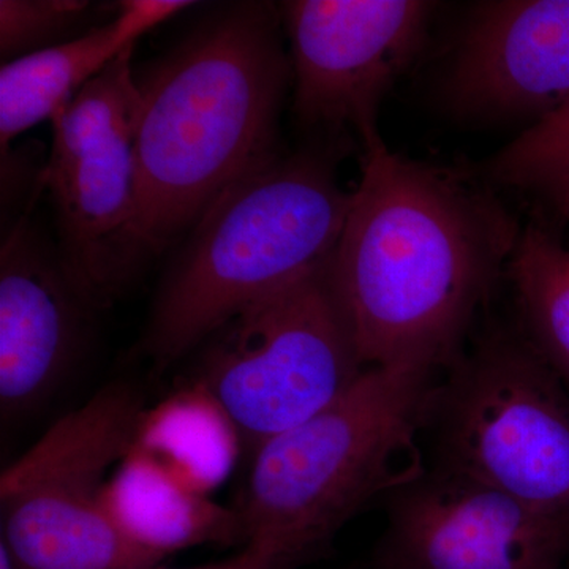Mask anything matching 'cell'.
<instances>
[{
  "mask_svg": "<svg viewBox=\"0 0 569 569\" xmlns=\"http://www.w3.org/2000/svg\"><path fill=\"white\" fill-rule=\"evenodd\" d=\"M561 569H569V559H568L567 563H565V567Z\"/></svg>",
  "mask_w": 569,
  "mask_h": 569,
  "instance_id": "ffe728a7",
  "label": "cell"
},
{
  "mask_svg": "<svg viewBox=\"0 0 569 569\" xmlns=\"http://www.w3.org/2000/svg\"><path fill=\"white\" fill-rule=\"evenodd\" d=\"M140 392L100 389L0 478L2 542L13 569H144L159 559L129 541L104 508L112 471L144 417Z\"/></svg>",
  "mask_w": 569,
  "mask_h": 569,
  "instance_id": "8992f818",
  "label": "cell"
},
{
  "mask_svg": "<svg viewBox=\"0 0 569 569\" xmlns=\"http://www.w3.org/2000/svg\"><path fill=\"white\" fill-rule=\"evenodd\" d=\"M377 569H561L569 522L462 471L430 466L387 497Z\"/></svg>",
  "mask_w": 569,
  "mask_h": 569,
  "instance_id": "30bf717a",
  "label": "cell"
},
{
  "mask_svg": "<svg viewBox=\"0 0 569 569\" xmlns=\"http://www.w3.org/2000/svg\"><path fill=\"white\" fill-rule=\"evenodd\" d=\"M242 438L216 397L193 381L146 410L133 449L211 497L230 477Z\"/></svg>",
  "mask_w": 569,
  "mask_h": 569,
  "instance_id": "9a60e30c",
  "label": "cell"
},
{
  "mask_svg": "<svg viewBox=\"0 0 569 569\" xmlns=\"http://www.w3.org/2000/svg\"><path fill=\"white\" fill-rule=\"evenodd\" d=\"M329 263L244 307L200 346L194 381L253 452L331 406L366 370Z\"/></svg>",
  "mask_w": 569,
  "mask_h": 569,
  "instance_id": "ba28073f",
  "label": "cell"
},
{
  "mask_svg": "<svg viewBox=\"0 0 569 569\" xmlns=\"http://www.w3.org/2000/svg\"><path fill=\"white\" fill-rule=\"evenodd\" d=\"M437 7L426 0L283 2L301 126L329 138L355 134L362 149L381 138V103L418 58Z\"/></svg>",
  "mask_w": 569,
  "mask_h": 569,
  "instance_id": "9c48e42d",
  "label": "cell"
},
{
  "mask_svg": "<svg viewBox=\"0 0 569 569\" xmlns=\"http://www.w3.org/2000/svg\"><path fill=\"white\" fill-rule=\"evenodd\" d=\"M441 373L369 367L331 406L261 445L238 509L247 541L276 538L313 560L367 505L419 477Z\"/></svg>",
  "mask_w": 569,
  "mask_h": 569,
  "instance_id": "277c9868",
  "label": "cell"
},
{
  "mask_svg": "<svg viewBox=\"0 0 569 569\" xmlns=\"http://www.w3.org/2000/svg\"><path fill=\"white\" fill-rule=\"evenodd\" d=\"M350 204L335 153L323 148L280 156L231 187L164 276L142 340L153 369L176 365L244 307L328 264Z\"/></svg>",
  "mask_w": 569,
  "mask_h": 569,
  "instance_id": "3957f363",
  "label": "cell"
},
{
  "mask_svg": "<svg viewBox=\"0 0 569 569\" xmlns=\"http://www.w3.org/2000/svg\"><path fill=\"white\" fill-rule=\"evenodd\" d=\"M426 437L430 466L569 522V389L519 328L489 332L443 370Z\"/></svg>",
  "mask_w": 569,
  "mask_h": 569,
  "instance_id": "5b68a950",
  "label": "cell"
},
{
  "mask_svg": "<svg viewBox=\"0 0 569 569\" xmlns=\"http://www.w3.org/2000/svg\"><path fill=\"white\" fill-rule=\"evenodd\" d=\"M132 58L130 48L52 116L39 178L51 194L63 264L96 310L118 301L152 260L138 223L141 92Z\"/></svg>",
  "mask_w": 569,
  "mask_h": 569,
  "instance_id": "52a82bcc",
  "label": "cell"
},
{
  "mask_svg": "<svg viewBox=\"0 0 569 569\" xmlns=\"http://www.w3.org/2000/svg\"><path fill=\"white\" fill-rule=\"evenodd\" d=\"M187 0H122L110 21L78 39L33 52L0 69V144L47 121L144 33L193 7Z\"/></svg>",
  "mask_w": 569,
  "mask_h": 569,
  "instance_id": "4fadbf2b",
  "label": "cell"
},
{
  "mask_svg": "<svg viewBox=\"0 0 569 569\" xmlns=\"http://www.w3.org/2000/svg\"><path fill=\"white\" fill-rule=\"evenodd\" d=\"M307 563L296 550L276 538L254 537L230 559L187 569H296ZM144 569H167L159 565Z\"/></svg>",
  "mask_w": 569,
  "mask_h": 569,
  "instance_id": "d6986e66",
  "label": "cell"
},
{
  "mask_svg": "<svg viewBox=\"0 0 569 569\" xmlns=\"http://www.w3.org/2000/svg\"><path fill=\"white\" fill-rule=\"evenodd\" d=\"M280 24L271 3H231L138 80V223L151 258L282 156L279 119L293 73Z\"/></svg>",
  "mask_w": 569,
  "mask_h": 569,
  "instance_id": "7a4b0ae2",
  "label": "cell"
},
{
  "mask_svg": "<svg viewBox=\"0 0 569 569\" xmlns=\"http://www.w3.org/2000/svg\"><path fill=\"white\" fill-rule=\"evenodd\" d=\"M104 508L123 537L160 561L194 546L247 542L238 509L187 488L133 448L112 471Z\"/></svg>",
  "mask_w": 569,
  "mask_h": 569,
  "instance_id": "5bb4252c",
  "label": "cell"
},
{
  "mask_svg": "<svg viewBox=\"0 0 569 569\" xmlns=\"http://www.w3.org/2000/svg\"><path fill=\"white\" fill-rule=\"evenodd\" d=\"M481 178L516 190L569 222V100L490 157Z\"/></svg>",
  "mask_w": 569,
  "mask_h": 569,
  "instance_id": "e0dca14e",
  "label": "cell"
},
{
  "mask_svg": "<svg viewBox=\"0 0 569 569\" xmlns=\"http://www.w3.org/2000/svg\"><path fill=\"white\" fill-rule=\"evenodd\" d=\"M93 312L29 206L0 250L3 417L29 413L66 380L86 346Z\"/></svg>",
  "mask_w": 569,
  "mask_h": 569,
  "instance_id": "7c38bea8",
  "label": "cell"
},
{
  "mask_svg": "<svg viewBox=\"0 0 569 569\" xmlns=\"http://www.w3.org/2000/svg\"><path fill=\"white\" fill-rule=\"evenodd\" d=\"M438 93L463 121L533 126L559 110L569 100V0L475 3Z\"/></svg>",
  "mask_w": 569,
  "mask_h": 569,
  "instance_id": "8fae6325",
  "label": "cell"
},
{
  "mask_svg": "<svg viewBox=\"0 0 569 569\" xmlns=\"http://www.w3.org/2000/svg\"><path fill=\"white\" fill-rule=\"evenodd\" d=\"M507 277L520 332L569 389V247L548 224L520 230Z\"/></svg>",
  "mask_w": 569,
  "mask_h": 569,
  "instance_id": "2e32d148",
  "label": "cell"
},
{
  "mask_svg": "<svg viewBox=\"0 0 569 569\" xmlns=\"http://www.w3.org/2000/svg\"><path fill=\"white\" fill-rule=\"evenodd\" d=\"M331 263L332 290L369 367L445 369L507 274L520 230L477 174L362 149Z\"/></svg>",
  "mask_w": 569,
  "mask_h": 569,
  "instance_id": "6da1fadb",
  "label": "cell"
},
{
  "mask_svg": "<svg viewBox=\"0 0 569 569\" xmlns=\"http://www.w3.org/2000/svg\"><path fill=\"white\" fill-rule=\"evenodd\" d=\"M104 11L86 0H2L0 58L9 63L78 39L111 20Z\"/></svg>",
  "mask_w": 569,
  "mask_h": 569,
  "instance_id": "ac0fdd59",
  "label": "cell"
}]
</instances>
